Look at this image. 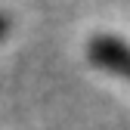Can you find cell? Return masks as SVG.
I'll list each match as a JSON object with an SVG mask.
<instances>
[{"instance_id": "cell-2", "label": "cell", "mask_w": 130, "mask_h": 130, "mask_svg": "<svg viewBox=\"0 0 130 130\" xmlns=\"http://www.w3.org/2000/svg\"><path fill=\"white\" fill-rule=\"evenodd\" d=\"M3 28H6V19H3V15H0V34H3Z\"/></svg>"}, {"instance_id": "cell-1", "label": "cell", "mask_w": 130, "mask_h": 130, "mask_svg": "<svg viewBox=\"0 0 130 130\" xmlns=\"http://www.w3.org/2000/svg\"><path fill=\"white\" fill-rule=\"evenodd\" d=\"M90 56H93V62H99L102 68H111V71L130 77V46L121 37H115V34L90 37Z\"/></svg>"}]
</instances>
